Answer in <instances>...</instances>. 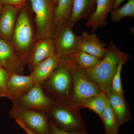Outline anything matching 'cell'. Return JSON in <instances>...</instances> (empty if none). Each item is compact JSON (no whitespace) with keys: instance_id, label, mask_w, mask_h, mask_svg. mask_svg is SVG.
Masks as SVG:
<instances>
[{"instance_id":"obj_1","label":"cell","mask_w":134,"mask_h":134,"mask_svg":"<svg viewBox=\"0 0 134 134\" xmlns=\"http://www.w3.org/2000/svg\"><path fill=\"white\" fill-rule=\"evenodd\" d=\"M130 57L129 54L120 51L111 40L106 52L98 64L85 70L108 97L111 92L112 80L118 64L121 60H128Z\"/></svg>"},{"instance_id":"obj_2","label":"cell","mask_w":134,"mask_h":134,"mask_svg":"<svg viewBox=\"0 0 134 134\" xmlns=\"http://www.w3.org/2000/svg\"><path fill=\"white\" fill-rule=\"evenodd\" d=\"M43 84L50 97L55 102L69 103L73 87L72 72L62 60Z\"/></svg>"},{"instance_id":"obj_3","label":"cell","mask_w":134,"mask_h":134,"mask_svg":"<svg viewBox=\"0 0 134 134\" xmlns=\"http://www.w3.org/2000/svg\"><path fill=\"white\" fill-rule=\"evenodd\" d=\"M36 39L30 18L25 10L17 17L11 43L24 65L27 63L29 53Z\"/></svg>"},{"instance_id":"obj_4","label":"cell","mask_w":134,"mask_h":134,"mask_svg":"<svg viewBox=\"0 0 134 134\" xmlns=\"http://www.w3.org/2000/svg\"><path fill=\"white\" fill-rule=\"evenodd\" d=\"M46 114L55 125L65 131L75 132L86 130L80 110L68 103L55 102Z\"/></svg>"},{"instance_id":"obj_5","label":"cell","mask_w":134,"mask_h":134,"mask_svg":"<svg viewBox=\"0 0 134 134\" xmlns=\"http://www.w3.org/2000/svg\"><path fill=\"white\" fill-rule=\"evenodd\" d=\"M35 14L36 37L52 38L55 31L54 0H30Z\"/></svg>"},{"instance_id":"obj_6","label":"cell","mask_w":134,"mask_h":134,"mask_svg":"<svg viewBox=\"0 0 134 134\" xmlns=\"http://www.w3.org/2000/svg\"><path fill=\"white\" fill-rule=\"evenodd\" d=\"M69 67L72 72L73 86L72 97L69 103L77 109V106L83 100L98 95L103 91L98 84L85 70Z\"/></svg>"},{"instance_id":"obj_7","label":"cell","mask_w":134,"mask_h":134,"mask_svg":"<svg viewBox=\"0 0 134 134\" xmlns=\"http://www.w3.org/2000/svg\"><path fill=\"white\" fill-rule=\"evenodd\" d=\"M9 114L35 134H50V120L46 113L13 105Z\"/></svg>"},{"instance_id":"obj_8","label":"cell","mask_w":134,"mask_h":134,"mask_svg":"<svg viewBox=\"0 0 134 134\" xmlns=\"http://www.w3.org/2000/svg\"><path fill=\"white\" fill-rule=\"evenodd\" d=\"M73 28L68 22L56 29L52 37L56 54L61 59L70 58L79 50L80 37Z\"/></svg>"},{"instance_id":"obj_9","label":"cell","mask_w":134,"mask_h":134,"mask_svg":"<svg viewBox=\"0 0 134 134\" xmlns=\"http://www.w3.org/2000/svg\"><path fill=\"white\" fill-rule=\"evenodd\" d=\"M55 102L46 94L41 85L34 84L26 93L12 103L13 105L46 113Z\"/></svg>"},{"instance_id":"obj_10","label":"cell","mask_w":134,"mask_h":134,"mask_svg":"<svg viewBox=\"0 0 134 134\" xmlns=\"http://www.w3.org/2000/svg\"><path fill=\"white\" fill-rule=\"evenodd\" d=\"M55 54V47L52 38H37L29 53L26 64L29 65L31 72L37 64Z\"/></svg>"},{"instance_id":"obj_11","label":"cell","mask_w":134,"mask_h":134,"mask_svg":"<svg viewBox=\"0 0 134 134\" xmlns=\"http://www.w3.org/2000/svg\"><path fill=\"white\" fill-rule=\"evenodd\" d=\"M24 66L12 43L0 38V66L10 72L23 75Z\"/></svg>"},{"instance_id":"obj_12","label":"cell","mask_w":134,"mask_h":134,"mask_svg":"<svg viewBox=\"0 0 134 134\" xmlns=\"http://www.w3.org/2000/svg\"><path fill=\"white\" fill-rule=\"evenodd\" d=\"M34 85L30 75L25 76L10 72L7 83V98L13 102L26 93Z\"/></svg>"},{"instance_id":"obj_13","label":"cell","mask_w":134,"mask_h":134,"mask_svg":"<svg viewBox=\"0 0 134 134\" xmlns=\"http://www.w3.org/2000/svg\"><path fill=\"white\" fill-rule=\"evenodd\" d=\"M115 0H97L96 8L91 16L87 20L85 26L91 28L94 32L100 26L106 27L107 25V18L111 12Z\"/></svg>"},{"instance_id":"obj_14","label":"cell","mask_w":134,"mask_h":134,"mask_svg":"<svg viewBox=\"0 0 134 134\" xmlns=\"http://www.w3.org/2000/svg\"><path fill=\"white\" fill-rule=\"evenodd\" d=\"M19 7L5 5L0 14V36L11 43Z\"/></svg>"},{"instance_id":"obj_15","label":"cell","mask_w":134,"mask_h":134,"mask_svg":"<svg viewBox=\"0 0 134 134\" xmlns=\"http://www.w3.org/2000/svg\"><path fill=\"white\" fill-rule=\"evenodd\" d=\"M61 61V58L55 54L37 64L30 75L34 84L42 85L58 67Z\"/></svg>"},{"instance_id":"obj_16","label":"cell","mask_w":134,"mask_h":134,"mask_svg":"<svg viewBox=\"0 0 134 134\" xmlns=\"http://www.w3.org/2000/svg\"><path fill=\"white\" fill-rule=\"evenodd\" d=\"M79 50L94 55L101 59L106 52L107 44L101 42L95 33L82 32L79 36Z\"/></svg>"},{"instance_id":"obj_17","label":"cell","mask_w":134,"mask_h":134,"mask_svg":"<svg viewBox=\"0 0 134 134\" xmlns=\"http://www.w3.org/2000/svg\"><path fill=\"white\" fill-rule=\"evenodd\" d=\"M108 100L119 127L131 120L129 106L125 100L124 96L111 92L108 95Z\"/></svg>"},{"instance_id":"obj_18","label":"cell","mask_w":134,"mask_h":134,"mask_svg":"<svg viewBox=\"0 0 134 134\" xmlns=\"http://www.w3.org/2000/svg\"><path fill=\"white\" fill-rule=\"evenodd\" d=\"M96 1L97 0H74L68 23L74 27L80 20H88L95 10Z\"/></svg>"},{"instance_id":"obj_19","label":"cell","mask_w":134,"mask_h":134,"mask_svg":"<svg viewBox=\"0 0 134 134\" xmlns=\"http://www.w3.org/2000/svg\"><path fill=\"white\" fill-rule=\"evenodd\" d=\"M72 68L85 70L95 66L100 59L82 50H79L69 58L62 59Z\"/></svg>"},{"instance_id":"obj_20","label":"cell","mask_w":134,"mask_h":134,"mask_svg":"<svg viewBox=\"0 0 134 134\" xmlns=\"http://www.w3.org/2000/svg\"><path fill=\"white\" fill-rule=\"evenodd\" d=\"M108 103V97L102 92L98 95L83 100L77 106V108L79 110L83 108L88 109L100 118Z\"/></svg>"},{"instance_id":"obj_21","label":"cell","mask_w":134,"mask_h":134,"mask_svg":"<svg viewBox=\"0 0 134 134\" xmlns=\"http://www.w3.org/2000/svg\"><path fill=\"white\" fill-rule=\"evenodd\" d=\"M74 0H58L54 12L55 30L68 22Z\"/></svg>"},{"instance_id":"obj_22","label":"cell","mask_w":134,"mask_h":134,"mask_svg":"<svg viewBox=\"0 0 134 134\" xmlns=\"http://www.w3.org/2000/svg\"><path fill=\"white\" fill-rule=\"evenodd\" d=\"M100 119L102 120L106 134H119V127L117 120L108 103Z\"/></svg>"},{"instance_id":"obj_23","label":"cell","mask_w":134,"mask_h":134,"mask_svg":"<svg viewBox=\"0 0 134 134\" xmlns=\"http://www.w3.org/2000/svg\"><path fill=\"white\" fill-rule=\"evenodd\" d=\"M134 18V0H128L121 7L113 9L111 12V18L113 22L119 21L126 17Z\"/></svg>"},{"instance_id":"obj_24","label":"cell","mask_w":134,"mask_h":134,"mask_svg":"<svg viewBox=\"0 0 134 134\" xmlns=\"http://www.w3.org/2000/svg\"><path fill=\"white\" fill-rule=\"evenodd\" d=\"M128 60H122L119 63L111 83V92L121 96H124V92L121 82V71L123 65Z\"/></svg>"},{"instance_id":"obj_25","label":"cell","mask_w":134,"mask_h":134,"mask_svg":"<svg viewBox=\"0 0 134 134\" xmlns=\"http://www.w3.org/2000/svg\"><path fill=\"white\" fill-rule=\"evenodd\" d=\"M10 72L0 66V97H7V83Z\"/></svg>"},{"instance_id":"obj_26","label":"cell","mask_w":134,"mask_h":134,"mask_svg":"<svg viewBox=\"0 0 134 134\" xmlns=\"http://www.w3.org/2000/svg\"><path fill=\"white\" fill-rule=\"evenodd\" d=\"M50 120V134H89L86 130H81L75 132H68L61 129L53 122Z\"/></svg>"},{"instance_id":"obj_27","label":"cell","mask_w":134,"mask_h":134,"mask_svg":"<svg viewBox=\"0 0 134 134\" xmlns=\"http://www.w3.org/2000/svg\"><path fill=\"white\" fill-rule=\"evenodd\" d=\"M25 0H1L2 3L5 5H14L19 7Z\"/></svg>"},{"instance_id":"obj_28","label":"cell","mask_w":134,"mask_h":134,"mask_svg":"<svg viewBox=\"0 0 134 134\" xmlns=\"http://www.w3.org/2000/svg\"><path fill=\"white\" fill-rule=\"evenodd\" d=\"M16 122L19 127H21V128L23 130H24L26 132L27 134H36L34 132H32L31 130L29 129L27 127L25 126L20 121L18 120H16Z\"/></svg>"},{"instance_id":"obj_29","label":"cell","mask_w":134,"mask_h":134,"mask_svg":"<svg viewBox=\"0 0 134 134\" xmlns=\"http://www.w3.org/2000/svg\"><path fill=\"white\" fill-rule=\"evenodd\" d=\"M124 1H125V0H115L114 5L113 8V9H115L119 8L120 5Z\"/></svg>"},{"instance_id":"obj_30","label":"cell","mask_w":134,"mask_h":134,"mask_svg":"<svg viewBox=\"0 0 134 134\" xmlns=\"http://www.w3.org/2000/svg\"><path fill=\"white\" fill-rule=\"evenodd\" d=\"M2 3L1 0H0V13L1 12V6H2Z\"/></svg>"},{"instance_id":"obj_31","label":"cell","mask_w":134,"mask_h":134,"mask_svg":"<svg viewBox=\"0 0 134 134\" xmlns=\"http://www.w3.org/2000/svg\"><path fill=\"white\" fill-rule=\"evenodd\" d=\"M58 0H54V1H55V3H57V2H58Z\"/></svg>"},{"instance_id":"obj_32","label":"cell","mask_w":134,"mask_h":134,"mask_svg":"<svg viewBox=\"0 0 134 134\" xmlns=\"http://www.w3.org/2000/svg\"><path fill=\"white\" fill-rule=\"evenodd\" d=\"M104 134H105V133H104Z\"/></svg>"}]
</instances>
